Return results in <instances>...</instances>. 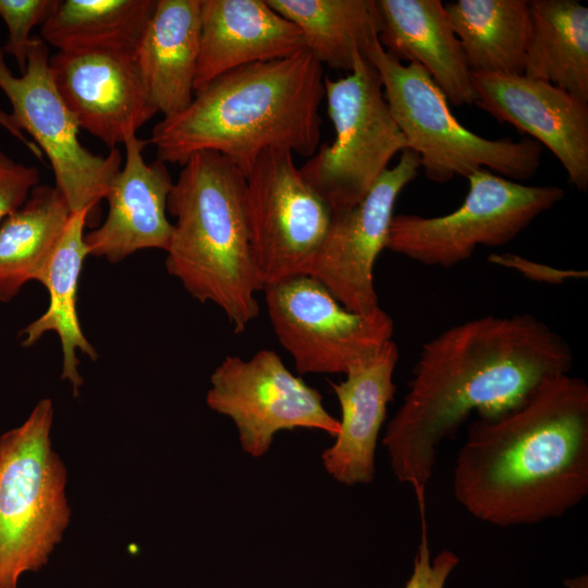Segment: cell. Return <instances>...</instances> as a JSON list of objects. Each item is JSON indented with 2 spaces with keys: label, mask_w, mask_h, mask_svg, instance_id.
Instances as JSON below:
<instances>
[{
  "label": "cell",
  "mask_w": 588,
  "mask_h": 588,
  "mask_svg": "<svg viewBox=\"0 0 588 588\" xmlns=\"http://www.w3.org/2000/svg\"><path fill=\"white\" fill-rule=\"evenodd\" d=\"M573 360L567 342L530 314L473 318L422 344L382 439L393 474L414 489L419 509L444 440L471 414L493 418L515 407L547 379L569 373Z\"/></svg>",
  "instance_id": "obj_1"
},
{
  "label": "cell",
  "mask_w": 588,
  "mask_h": 588,
  "mask_svg": "<svg viewBox=\"0 0 588 588\" xmlns=\"http://www.w3.org/2000/svg\"><path fill=\"white\" fill-rule=\"evenodd\" d=\"M460 505L483 523L512 527L564 515L588 495V384L547 379L510 411L476 417L453 469Z\"/></svg>",
  "instance_id": "obj_2"
},
{
  "label": "cell",
  "mask_w": 588,
  "mask_h": 588,
  "mask_svg": "<svg viewBox=\"0 0 588 588\" xmlns=\"http://www.w3.org/2000/svg\"><path fill=\"white\" fill-rule=\"evenodd\" d=\"M323 98L322 65L304 49L218 76L182 112L159 121L148 142L164 163L183 166L213 151L246 175L269 148L311 157L320 146Z\"/></svg>",
  "instance_id": "obj_3"
},
{
  "label": "cell",
  "mask_w": 588,
  "mask_h": 588,
  "mask_svg": "<svg viewBox=\"0 0 588 588\" xmlns=\"http://www.w3.org/2000/svg\"><path fill=\"white\" fill-rule=\"evenodd\" d=\"M173 182L167 209L175 218L166 267L201 303L216 304L241 333L259 313L264 290L254 261L246 176L224 156L193 155Z\"/></svg>",
  "instance_id": "obj_4"
},
{
  "label": "cell",
  "mask_w": 588,
  "mask_h": 588,
  "mask_svg": "<svg viewBox=\"0 0 588 588\" xmlns=\"http://www.w3.org/2000/svg\"><path fill=\"white\" fill-rule=\"evenodd\" d=\"M365 57L376 68L391 114L428 180L446 183L486 169L519 182L538 171L542 156L538 142L489 139L469 131L453 115L430 75L419 64H403L390 56L379 39Z\"/></svg>",
  "instance_id": "obj_5"
},
{
  "label": "cell",
  "mask_w": 588,
  "mask_h": 588,
  "mask_svg": "<svg viewBox=\"0 0 588 588\" xmlns=\"http://www.w3.org/2000/svg\"><path fill=\"white\" fill-rule=\"evenodd\" d=\"M53 405L42 399L20 426L0 436V588H17L62 540L71 509L66 467L53 450Z\"/></svg>",
  "instance_id": "obj_6"
},
{
  "label": "cell",
  "mask_w": 588,
  "mask_h": 588,
  "mask_svg": "<svg viewBox=\"0 0 588 588\" xmlns=\"http://www.w3.org/2000/svg\"><path fill=\"white\" fill-rule=\"evenodd\" d=\"M324 98L334 139L319 146L299 171L336 212L358 204L407 144L365 56H357L346 76L324 77Z\"/></svg>",
  "instance_id": "obj_7"
},
{
  "label": "cell",
  "mask_w": 588,
  "mask_h": 588,
  "mask_svg": "<svg viewBox=\"0 0 588 588\" xmlns=\"http://www.w3.org/2000/svg\"><path fill=\"white\" fill-rule=\"evenodd\" d=\"M464 201L438 217L394 215L387 249L425 266L451 268L471 258L478 246H502L560 203L556 185H525L479 169L469 176Z\"/></svg>",
  "instance_id": "obj_8"
},
{
  "label": "cell",
  "mask_w": 588,
  "mask_h": 588,
  "mask_svg": "<svg viewBox=\"0 0 588 588\" xmlns=\"http://www.w3.org/2000/svg\"><path fill=\"white\" fill-rule=\"evenodd\" d=\"M49 58L48 45L40 37H32L26 70L15 76L0 49V89L9 99L16 125L47 156L56 187L71 212L91 213L106 198L121 169L122 155L113 148L103 157L83 146L79 127L52 81Z\"/></svg>",
  "instance_id": "obj_9"
},
{
  "label": "cell",
  "mask_w": 588,
  "mask_h": 588,
  "mask_svg": "<svg viewBox=\"0 0 588 588\" xmlns=\"http://www.w3.org/2000/svg\"><path fill=\"white\" fill-rule=\"evenodd\" d=\"M293 156L286 148H269L245 175L250 244L264 287L308 274L331 220V208Z\"/></svg>",
  "instance_id": "obj_10"
},
{
  "label": "cell",
  "mask_w": 588,
  "mask_h": 588,
  "mask_svg": "<svg viewBox=\"0 0 588 588\" xmlns=\"http://www.w3.org/2000/svg\"><path fill=\"white\" fill-rule=\"evenodd\" d=\"M274 333L299 373H346L392 340L393 319L383 309H346L309 274L264 287Z\"/></svg>",
  "instance_id": "obj_11"
},
{
  "label": "cell",
  "mask_w": 588,
  "mask_h": 588,
  "mask_svg": "<svg viewBox=\"0 0 588 588\" xmlns=\"http://www.w3.org/2000/svg\"><path fill=\"white\" fill-rule=\"evenodd\" d=\"M207 405L230 417L243 450L253 457L268 452L280 430L318 429L336 437L340 422L321 394L294 376L271 350L249 359L226 356L210 377Z\"/></svg>",
  "instance_id": "obj_12"
},
{
  "label": "cell",
  "mask_w": 588,
  "mask_h": 588,
  "mask_svg": "<svg viewBox=\"0 0 588 588\" xmlns=\"http://www.w3.org/2000/svg\"><path fill=\"white\" fill-rule=\"evenodd\" d=\"M420 169L418 155L405 149L399 162L383 172L358 204L332 212L308 274L346 309L366 315L380 308L373 281L375 264L387 248L395 201Z\"/></svg>",
  "instance_id": "obj_13"
},
{
  "label": "cell",
  "mask_w": 588,
  "mask_h": 588,
  "mask_svg": "<svg viewBox=\"0 0 588 588\" xmlns=\"http://www.w3.org/2000/svg\"><path fill=\"white\" fill-rule=\"evenodd\" d=\"M52 81L79 128L110 149L123 144L158 111L134 52L59 50L49 58Z\"/></svg>",
  "instance_id": "obj_14"
},
{
  "label": "cell",
  "mask_w": 588,
  "mask_h": 588,
  "mask_svg": "<svg viewBox=\"0 0 588 588\" xmlns=\"http://www.w3.org/2000/svg\"><path fill=\"white\" fill-rule=\"evenodd\" d=\"M475 105L546 146L568 182L588 189V102L524 74L471 73Z\"/></svg>",
  "instance_id": "obj_15"
},
{
  "label": "cell",
  "mask_w": 588,
  "mask_h": 588,
  "mask_svg": "<svg viewBox=\"0 0 588 588\" xmlns=\"http://www.w3.org/2000/svg\"><path fill=\"white\" fill-rule=\"evenodd\" d=\"M148 143L136 133L124 140L125 163L105 198L107 218L85 235L89 255L114 264L142 249L167 252L172 235L167 204L173 181L167 163L146 162L143 150Z\"/></svg>",
  "instance_id": "obj_16"
},
{
  "label": "cell",
  "mask_w": 588,
  "mask_h": 588,
  "mask_svg": "<svg viewBox=\"0 0 588 588\" xmlns=\"http://www.w3.org/2000/svg\"><path fill=\"white\" fill-rule=\"evenodd\" d=\"M304 49L297 26L267 0H201L194 90L237 68L287 58Z\"/></svg>",
  "instance_id": "obj_17"
},
{
  "label": "cell",
  "mask_w": 588,
  "mask_h": 588,
  "mask_svg": "<svg viewBox=\"0 0 588 588\" xmlns=\"http://www.w3.org/2000/svg\"><path fill=\"white\" fill-rule=\"evenodd\" d=\"M397 360L399 348L391 340L375 356L351 368L345 380L332 383L342 415L335 442L323 451L322 463L341 483H368L375 477L376 446L396 391Z\"/></svg>",
  "instance_id": "obj_18"
},
{
  "label": "cell",
  "mask_w": 588,
  "mask_h": 588,
  "mask_svg": "<svg viewBox=\"0 0 588 588\" xmlns=\"http://www.w3.org/2000/svg\"><path fill=\"white\" fill-rule=\"evenodd\" d=\"M382 48L399 61L419 64L449 103L473 105L476 93L462 46L440 0H375Z\"/></svg>",
  "instance_id": "obj_19"
},
{
  "label": "cell",
  "mask_w": 588,
  "mask_h": 588,
  "mask_svg": "<svg viewBox=\"0 0 588 588\" xmlns=\"http://www.w3.org/2000/svg\"><path fill=\"white\" fill-rule=\"evenodd\" d=\"M201 0H156L134 51L147 94L163 118L192 102L200 49Z\"/></svg>",
  "instance_id": "obj_20"
},
{
  "label": "cell",
  "mask_w": 588,
  "mask_h": 588,
  "mask_svg": "<svg viewBox=\"0 0 588 588\" xmlns=\"http://www.w3.org/2000/svg\"><path fill=\"white\" fill-rule=\"evenodd\" d=\"M89 215L88 210L71 215L40 282L49 293L48 308L20 333L23 346L34 345L47 332L58 334L63 357L61 378L71 383L75 395L83 384L77 351L93 360L98 357L82 330L76 308L79 274L89 255L84 234Z\"/></svg>",
  "instance_id": "obj_21"
},
{
  "label": "cell",
  "mask_w": 588,
  "mask_h": 588,
  "mask_svg": "<svg viewBox=\"0 0 588 588\" xmlns=\"http://www.w3.org/2000/svg\"><path fill=\"white\" fill-rule=\"evenodd\" d=\"M528 7L523 74L588 102V8L577 0H531Z\"/></svg>",
  "instance_id": "obj_22"
},
{
  "label": "cell",
  "mask_w": 588,
  "mask_h": 588,
  "mask_svg": "<svg viewBox=\"0 0 588 588\" xmlns=\"http://www.w3.org/2000/svg\"><path fill=\"white\" fill-rule=\"evenodd\" d=\"M444 8L471 73H524L531 30L528 1L457 0Z\"/></svg>",
  "instance_id": "obj_23"
},
{
  "label": "cell",
  "mask_w": 588,
  "mask_h": 588,
  "mask_svg": "<svg viewBox=\"0 0 588 588\" xmlns=\"http://www.w3.org/2000/svg\"><path fill=\"white\" fill-rule=\"evenodd\" d=\"M72 212L56 186L36 185L0 224V302L41 282Z\"/></svg>",
  "instance_id": "obj_24"
},
{
  "label": "cell",
  "mask_w": 588,
  "mask_h": 588,
  "mask_svg": "<svg viewBox=\"0 0 588 588\" xmlns=\"http://www.w3.org/2000/svg\"><path fill=\"white\" fill-rule=\"evenodd\" d=\"M301 30L305 48L322 65L347 73L378 39L375 0H267Z\"/></svg>",
  "instance_id": "obj_25"
},
{
  "label": "cell",
  "mask_w": 588,
  "mask_h": 588,
  "mask_svg": "<svg viewBox=\"0 0 588 588\" xmlns=\"http://www.w3.org/2000/svg\"><path fill=\"white\" fill-rule=\"evenodd\" d=\"M156 0H56L41 39L59 50L134 52Z\"/></svg>",
  "instance_id": "obj_26"
},
{
  "label": "cell",
  "mask_w": 588,
  "mask_h": 588,
  "mask_svg": "<svg viewBox=\"0 0 588 588\" xmlns=\"http://www.w3.org/2000/svg\"><path fill=\"white\" fill-rule=\"evenodd\" d=\"M56 0H0V17L8 28L2 52L12 56L21 74L26 70L28 45L33 28L42 24Z\"/></svg>",
  "instance_id": "obj_27"
},
{
  "label": "cell",
  "mask_w": 588,
  "mask_h": 588,
  "mask_svg": "<svg viewBox=\"0 0 588 588\" xmlns=\"http://www.w3.org/2000/svg\"><path fill=\"white\" fill-rule=\"evenodd\" d=\"M421 540L413 563V571L404 588H444L448 578L460 563L451 550H441L431 558L424 515Z\"/></svg>",
  "instance_id": "obj_28"
},
{
  "label": "cell",
  "mask_w": 588,
  "mask_h": 588,
  "mask_svg": "<svg viewBox=\"0 0 588 588\" xmlns=\"http://www.w3.org/2000/svg\"><path fill=\"white\" fill-rule=\"evenodd\" d=\"M39 180L37 168L22 163L0 171V224L27 200Z\"/></svg>",
  "instance_id": "obj_29"
},
{
  "label": "cell",
  "mask_w": 588,
  "mask_h": 588,
  "mask_svg": "<svg viewBox=\"0 0 588 588\" xmlns=\"http://www.w3.org/2000/svg\"><path fill=\"white\" fill-rule=\"evenodd\" d=\"M488 261L512 270L535 282L560 285L568 280L584 279L588 277L585 270L562 269L534 261L516 254L503 253L491 254Z\"/></svg>",
  "instance_id": "obj_30"
},
{
  "label": "cell",
  "mask_w": 588,
  "mask_h": 588,
  "mask_svg": "<svg viewBox=\"0 0 588 588\" xmlns=\"http://www.w3.org/2000/svg\"><path fill=\"white\" fill-rule=\"evenodd\" d=\"M0 126L7 130L13 137L20 140L35 157L41 159L42 152L39 147L16 125L11 114L0 109Z\"/></svg>",
  "instance_id": "obj_31"
},
{
  "label": "cell",
  "mask_w": 588,
  "mask_h": 588,
  "mask_svg": "<svg viewBox=\"0 0 588 588\" xmlns=\"http://www.w3.org/2000/svg\"><path fill=\"white\" fill-rule=\"evenodd\" d=\"M564 586L566 588H588V576L581 574L575 577L565 579Z\"/></svg>",
  "instance_id": "obj_32"
},
{
  "label": "cell",
  "mask_w": 588,
  "mask_h": 588,
  "mask_svg": "<svg viewBox=\"0 0 588 588\" xmlns=\"http://www.w3.org/2000/svg\"><path fill=\"white\" fill-rule=\"evenodd\" d=\"M14 163L15 162L0 149V171L12 167Z\"/></svg>",
  "instance_id": "obj_33"
}]
</instances>
